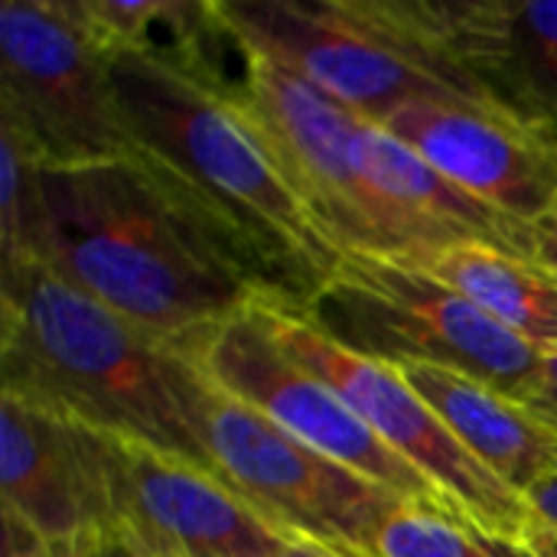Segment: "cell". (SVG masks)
I'll return each mask as SVG.
<instances>
[{
	"mask_svg": "<svg viewBox=\"0 0 557 557\" xmlns=\"http://www.w3.org/2000/svg\"><path fill=\"white\" fill-rule=\"evenodd\" d=\"M519 401L557 434V346L542 352L532 379L519 392Z\"/></svg>",
	"mask_w": 557,
	"mask_h": 557,
	"instance_id": "21",
	"label": "cell"
},
{
	"mask_svg": "<svg viewBox=\"0 0 557 557\" xmlns=\"http://www.w3.org/2000/svg\"><path fill=\"white\" fill-rule=\"evenodd\" d=\"M108 557H140V555H134V552H127V548H121V545L108 542Z\"/></svg>",
	"mask_w": 557,
	"mask_h": 557,
	"instance_id": "26",
	"label": "cell"
},
{
	"mask_svg": "<svg viewBox=\"0 0 557 557\" xmlns=\"http://www.w3.org/2000/svg\"><path fill=\"white\" fill-rule=\"evenodd\" d=\"M352 157L359 176L395 222L408 251L405 261L428 264L434 255L457 245L535 255L532 225L480 202L375 121L359 117Z\"/></svg>",
	"mask_w": 557,
	"mask_h": 557,
	"instance_id": "15",
	"label": "cell"
},
{
	"mask_svg": "<svg viewBox=\"0 0 557 557\" xmlns=\"http://www.w3.org/2000/svg\"><path fill=\"white\" fill-rule=\"evenodd\" d=\"M525 503H529V516L535 525L557 529V467L525 493Z\"/></svg>",
	"mask_w": 557,
	"mask_h": 557,
	"instance_id": "23",
	"label": "cell"
},
{
	"mask_svg": "<svg viewBox=\"0 0 557 557\" xmlns=\"http://www.w3.org/2000/svg\"><path fill=\"white\" fill-rule=\"evenodd\" d=\"M447 431L490 473L525 496L557 467V434L519 398L441 366H398Z\"/></svg>",
	"mask_w": 557,
	"mask_h": 557,
	"instance_id": "16",
	"label": "cell"
},
{
	"mask_svg": "<svg viewBox=\"0 0 557 557\" xmlns=\"http://www.w3.org/2000/svg\"><path fill=\"white\" fill-rule=\"evenodd\" d=\"M111 82L134 150L242 242L271 287V304L310 307L343 251L323 235L281 157L232 91L140 52H114Z\"/></svg>",
	"mask_w": 557,
	"mask_h": 557,
	"instance_id": "2",
	"label": "cell"
},
{
	"mask_svg": "<svg viewBox=\"0 0 557 557\" xmlns=\"http://www.w3.org/2000/svg\"><path fill=\"white\" fill-rule=\"evenodd\" d=\"M274 339L310 372L330 382L356 414L418 473H424L463 522L496 539H522L532 525L529 503L496 473H490L467 447L447 431V424L428 408V401L401 379L395 366L356 356L323 336L297 307L261 304L258 307Z\"/></svg>",
	"mask_w": 557,
	"mask_h": 557,
	"instance_id": "8",
	"label": "cell"
},
{
	"mask_svg": "<svg viewBox=\"0 0 557 557\" xmlns=\"http://www.w3.org/2000/svg\"><path fill=\"white\" fill-rule=\"evenodd\" d=\"M176 408L209 470L294 542L339 557H369L401 496L281 431L261 411L209 382L189 356L166 359Z\"/></svg>",
	"mask_w": 557,
	"mask_h": 557,
	"instance_id": "5",
	"label": "cell"
},
{
	"mask_svg": "<svg viewBox=\"0 0 557 557\" xmlns=\"http://www.w3.org/2000/svg\"><path fill=\"white\" fill-rule=\"evenodd\" d=\"M258 307L235 317L199 346L180 352L189 356L196 369L222 392L261 411L307 447L385 486L405 503L460 516L447 496L408 460H401L330 382L300 366L274 339Z\"/></svg>",
	"mask_w": 557,
	"mask_h": 557,
	"instance_id": "10",
	"label": "cell"
},
{
	"mask_svg": "<svg viewBox=\"0 0 557 557\" xmlns=\"http://www.w3.org/2000/svg\"><path fill=\"white\" fill-rule=\"evenodd\" d=\"M555 127H557V124H555Z\"/></svg>",
	"mask_w": 557,
	"mask_h": 557,
	"instance_id": "27",
	"label": "cell"
},
{
	"mask_svg": "<svg viewBox=\"0 0 557 557\" xmlns=\"http://www.w3.org/2000/svg\"><path fill=\"white\" fill-rule=\"evenodd\" d=\"M369 557H496L486 535L460 516L424 509L414 503L398 506L379 529Z\"/></svg>",
	"mask_w": 557,
	"mask_h": 557,
	"instance_id": "19",
	"label": "cell"
},
{
	"mask_svg": "<svg viewBox=\"0 0 557 557\" xmlns=\"http://www.w3.org/2000/svg\"><path fill=\"white\" fill-rule=\"evenodd\" d=\"M33 264L183 352L274 300L242 242L140 153L39 166Z\"/></svg>",
	"mask_w": 557,
	"mask_h": 557,
	"instance_id": "1",
	"label": "cell"
},
{
	"mask_svg": "<svg viewBox=\"0 0 557 557\" xmlns=\"http://www.w3.org/2000/svg\"><path fill=\"white\" fill-rule=\"evenodd\" d=\"M0 121L13 124L42 166H85L134 157L111 55L65 0H3Z\"/></svg>",
	"mask_w": 557,
	"mask_h": 557,
	"instance_id": "7",
	"label": "cell"
},
{
	"mask_svg": "<svg viewBox=\"0 0 557 557\" xmlns=\"http://www.w3.org/2000/svg\"><path fill=\"white\" fill-rule=\"evenodd\" d=\"M304 317L356 356L395 369H454L512 398L545 352L499 326L428 268L359 251L343 255Z\"/></svg>",
	"mask_w": 557,
	"mask_h": 557,
	"instance_id": "6",
	"label": "cell"
},
{
	"mask_svg": "<svg viewBox=\"0 0 557 557\" xmlns=\"http://www.w3.org/2000/svg\"><path fill=\"white\" fill-rule=\"evenodd\" d=\"M111 542L140 557H277L297 545L215 473L137 441L98 434Z\"/></svg>",
	"mask_w": 557,
	"mask_h": 557,
	"instance_id": "11",
	"label": "cell"
},
{
	"mask_svg": "<svg viewBox=\"0 0 557 557\" xmlns=\"http://www.w3.org/2000/svg\"><path fill=\"white\" fill-rule=\"evenodd\" d=\"M486 545L493 548L496 557H557V529L548 525H529L522 539H496L486 535Z\"/></svg>",
	"mask_w": 557,
	"mask_h": 557,
	"instance_id": "22",
	"label": "cell"
},
{
	"mask_svg": "<svg viewBox=\"0 0 557 557\" xmlns=\"http://www.w3.org/2000/svg\"><path fill=\"white\" fill-rule=\"evenodd\" d=\"M421 268L525 343L557 346V274L542 261L490 245H457Z\"/></svg>",
	"mask_w": 557,
	"mask_h": 557,
	"instance_id": "17",
	"label": "cell"
},
{
	"mask_svg": "<svg viewBox=\"0 0 557 557\" xmlns=\"http://www.w3.org/2000/svg\"><path fill=\"white\" fill-rule=\"evenodd\" d=\"M0 548L3 557H108V542H72V545H49L39 542L20 522L0 516Z\"/></svg>",
	"mask_w": 557,
	"mask_h": 557,
	"instance_id": "20",
	"label": "cell"
},
{
	"mask_svg": "<svg viewBox=\"0 0 557 557\" xmlns=\"http://www.w3.org/2000/svg\"><path fill=\"white\" fill-rule=\"evenodd\" d=\"M379 127L460 189L525 225L557 202V127L493 98H411Z\"/></svg>",
	"mask_w": 557,
	"mask_h": 557,
	"instance_id": "12",
	"label": "cell"
},
{
	"mask_svg": "<svg viewBox=\"0 0 557 557\" xmlns=\"http://www.w3.org/2000/svg\"><path fill=\"white\" fill-rule=\"evenodd\" d=\"M166 359V343L42 264L0 277V392L209 470L176 408Z\"/></svg>",
	"mask_w": 557,
	"mask_h": 557,
	"instance_id": "3",
	"label": "cell"
},
{
	"mask_svg": "<svg viewBox=\"0 0 557 557\" xmlns=\"http://www.w3.org/2000/svg\"><path fill=\"white\" fill-rule=\"evenodd\" d=\"M215 3L242 46L313 82L366 121L379 124L411 98H490L437 46L418 0Z\"/></svg>",
	"mask_w": 557,
	"mask_h": 557,
	"instance_id": "4",
	"label": "cell"
},
{
	"mask_svg": "<svg viewBox=\"0 0 557 557\" xmlns=\"http://www.w3.org/2000/svg\"><path fill=\"white\" fill-rule=\"evenodd\" d=\"M0 516L39 542H111L98 431L0 392Z\"/></svg>",
	"mask_w": 557,
	"mask_h": 557,
	"instance_id": "13",
	"label": "cell"
},
{
	"mask_svg": "<svg viewBox=\"0 0 557 557\" xmlns=\"http://www.w3.org/2000/svg\"><path fill=\"white\" fill-rule=\"evenodd\" d=\"M532 242H535V261H542L548 271L557 274V202L532 225Z\"/></svg>",
	"mask_w": 557,
	"mask_h": 557,
	"instance_id": "24",
	"label": "cell"
},
{
	"mask_svg": "<svg viewBox=\"0 0 557 557\" xmlns=\"http://www.w3.org/2000/svg\"><path fill=\"white\" fill-rule=\"evenodd\" d=\"M238 49L228 91L281 157L323 235L343 255L359 251L405 261L408 251L395 222L356 170L352 137L362 114L268 55L242 42Z\"/></svg>",
	"mask_w": 557,
	"mask_h": 557,
	"instance_id": "9",
	"label": "cell"
},
{
	"mask_svg": "<svg viewBox=\"0 0 557 557\" xmlns=\"http://www.w3.org/2000/svg\"><path fill=\"white\" fill-rule=\"evenodd\" d=\"M277 557H339L333 555V552H323V548H317V545H304V542H297V545H290V548H284Z\"/></svg>",
	"mask_w": 557,
	"mask_h": 557,
	"instance_id": "25",
	"label": "cell"
},
{
	"mask_svg": "<svg viewBox=\"0 0 557 557\" xmlns=\"http://www.w3.org/2000/svg\"><path fill=\"white\" fill-rule=\"evenodd\" d=\"M418 10L490 98L557 124V0H418Z\"/></svg>",
	"mask_w": 557,
	"mask_h": 557,
	"instance_id": "14",
	"label": "cell"
},
{
	"mask_svg": "<svg viewBox=\"0 0 557 557\" xmlns=\"http://www.w3.org/2000/svg\"><path fill=\"white\" fill-rule=\"evenodd\" d=\"M39 166L23 134L0 121V277L33 264Z\"/></svg>",
	"mask_w": 557,
	"mask_h": 557,
	"instance_id": "18",
	"label": "cell"
}]
</instances>
